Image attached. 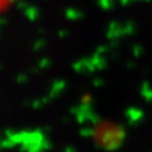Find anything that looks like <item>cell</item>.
I'll use <instances>...</instances> for the list:
<instances>
[{
	"mask_svg": "<svg viewBox=\"0 0 152 152\" xmlns=\"http://www.w3.org/2000/svg\"><path fill=\"white\" fill-rule=\"evenodd\" d=\"M15 1L16 0H0V15L5 13L7 11H10Z\"/></svg>",
	"mask_w": 152,
	"mask_h": 152,
	"instance_id": "6da1fadb",
	"label": "cell"
}]
</instances>
